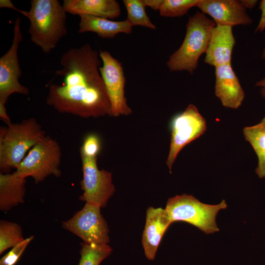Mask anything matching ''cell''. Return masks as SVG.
<instances>
[{"label":"cell","mask_w":265,"mask_h":265,"mask_svg":"<svg viewBox=\"0 0 265 265\" xmlns=\"http://www.w3.org/2000/svg\"><path fill=\"white\" fill-rule=\"evenodd\" d=\"M100 59L88 43L63 53L62 67L55 71L63 81L49 85L47 105L60 113L82 118L110 116L109 100L99 71Z\"/></svg>","instance_id":"cell-1"},{"label":"cell","mask_w":265,"mask_h":265,"mask_svg":"<svg viewBox=\"0 0 265 265\" xmlns=\"http://www.w3.org/2000/svg\"><path fill=\"white\" fill-rule=\"evenodd\" d=\"M30 5L21 14L29 21L31 41L45 53H50L67 33V12L58 0H32Z\"/></svg>","instance_id":"cell-2"},{"label":"cell","mask_w":265,"mask_h":265,"mask_svg":"<svg viewBox=\"0 0 265 265\" xmlns=\"http://www.w3.org/2000/svg\"><path fill=\"white\" fill-rule=\"evenodd\" d=\"M46 132L34 118L8 124L0 129V170L8 173L16 169L26 154L46 136Z\"/></svg>","instance_id":"cell-3"},{"label":"cell","mask_w":265,"mask_h":265,"mask_svg":"<svg viewBox=\"0 0 265 265\" xmlns=\"http://www.w3.org/2000/svg\"><path fill=\"white\" fill-rule=\"evenodd\" d=\"M213 21L197 11L186 25V34L180 47L166 63L170 71H186L192 75L198 66L201 55L206 53L213 28Z\"/></svg>","instance_id":"cell-4"},{"label":"cell","mask_w":265,"mask_h":265,"mask_svg":"<svg viewBox=\"0 0 265 265\" xmlns=\"http://www.w3.org/2000/svg\"><path fill=\"white\" fill-rule=\"evenodd\" d=\"M227 207L224 200L217 205H209L201 202L191 195L183 194L169 198L165 209L172 223L184 221L210 234L219 231L216 217L219 211Z\"/></svg>","instance_id":"cell-5"},{"label":"cell","mask_w":265,"mask_h":265,"mask_svg":"<svg viewBox=\"0 0 265 265\" xmlns=\"http://www.w3.org/2000/svg\"><path fill=\"white\" fill-rule=\"evenodd\" d=\"M61 151L59 143L46 135L30 150L15 171L25 178L32 177L35 183L38 184L49 176H61Z\"/></svg>","instance_id":"cell-6"},{"label":"cell","mask_w":265,"mask_h":265,"mask_svg":"<svg viewBox=\"0 0 265 265\" xmlns=\"http://www.w3.org/2000/svg\"><path fill=\"white\" fill-rule=\"evenodd\" d=\"M207 130L205 119L193 104L175 116L171 123V139L166 164L171 173L173 164L186 145L203 134Z\"/></svg>","instance_id":"cell-7"},{"label":"cell","mask_w":265,"mask_h":265,"mask_svg":"<svg viewBox=\"0 0 265 265\" xmlns=\"http://www.w3.org/2000/svg\"><path fill=\"white\" fill-rule=\"evenodd\" d=\"M101 208L97 205L86 203L72 218L63 222L62 227L80 237L85 243L108 244L109 228L101 213Z\"/></svg>","instance_id":"cell-8"},{"label":"cell","mask_w":265,"mask_h":265,"mask_svg":"<svg viewBox=\"0 0 265 265\" xmlns=\"http://www.w3.org/2000/svg\"><path fill=\"white\" fill-rule=\"evenodd\" d=\"M80 157L83 178L80 184L83 194L80 199L104 208L115 191L112 174L98 168L97 158Z\"/></svg>","instance_id":"cell-9"},{"label":"cell","mask_w":265,"mask_h":265,"mask_svg":"<svg viewBox=\"0 0 265 265\" xmlns=\"http://www.w3.org/2000/svg\"><path fill=\"white\" fill-rule=\"evenodd\" d=\"M103 65L99 71L105 85L110 104V116L128 115L132 110L125 95L126 79L122 64L107 51L99 53Z\"/></svg>","instance_id":"cell-10"},{"label":"cell","mask_w":265,"mask_h":265,"mask_svg":"<svg viewBox=\"0 0 265 265\" xmlns=\"http://www.w3.org/2000/svg\"><path fill=\"white\" fill-rule=\"evenodd\" d=\"M19 15L15 21L13 38L8 51L0 58V102L6 104L9 97L14 93L29 94V89L19 81L22 72L20 68L18 51L23 35Z\"/></svg>","instance_id":"cell-11"},{"label":"cell","mask_w":265,"mask_h":265,"mask_svg":"<svg viewBox=\"0 0 265 265\" xmlns=\"http://www.w3.org/2000/svg\"><path fill=\"white\" fill-rule=\"evenodd\" d=\"M196 6L212 17L216 25L233 27L249 25L253 22L240 0H200Z\"/></svg>","instance_id":"cell-12"},{"label":"cell","mask_w":265,"mask_h":265,"mask_svg":"<svg viewBox=\"0 0 265 265\" xmlns=\"http://www.w3.org/2000/svg\"><path fill=\"white\" fill-rule=\"evenodd\" d=\"M215 95L227 108L237 109L241 105L244 92L231 64L215 67Z\"/></svg>","instance_id":"cell-13"},{"label":"cell","mask_w":265,"mask_h":265,"mask_svg":"<svg viewBox=\"0 0 265 265\" xmlns=\"http://www.w3.org/2000/svg\"><path fill=\"white\" fill-rule=\"evenodd\" d=\"M171 223L165 209L153 207L147 209L142 244L145 255L148 260L155 259L161 238Z\"/></svg>","instance_id":"cell-14"},{"label":"cell","mask_w":265,"mask_h":265,"mask_svg":"<svg viewBox=\"0 0 265 265\" xmlns=\"http://www.w3.org/2000/svg\"><path fill=\"white\" fill-rule=\"evenodd\" d=\"M235 43L232 26L216 25L212 29L205 53V63L215 67L231 64Z\"/></svg>","instance_id":"cell-15"},{"label":"cell","mask_w":265,"mask_h":265,"mask_svg":"<svg viewBox=\"0 0 265 265\" xmlns=\"http://www.w3.org/2000/svg\"><path fill=\"white\" fill-rule=\"evenodd\" d=\"M63 6L72 15H89L114 19L121 15V8L115 0H64Z\"/></svg>","instance_id":"cell-16"},{"label":"cell","mask_w":265,"mask_h":265,"mask_svg":"<svg viewBox=\"0 0 265 265\" xmlns=\"http://www.w3.org/2000/svg\"><path fill=\"white\" fill-rule=\"evenodd\" d=\"M79 16V33L93 32L103 38H113L120 33L130 34L132 30V26L127 20L113 21L89 15L81 14Z\"/></svg>","instance_id":"cell-17"},{"label":"cell","mask_w":265,"mask_h":265,"mask_svg":"<svg viewBox=\"0 0 265 265\" xmlns=\"http://www.w3.org/2000/svg\"><path fill=\"white\" fill-rule=\"evenodd\" d=\"M26 178L16 171L0 174V210L7 212L24 202Z\"/></svg>","instance_id":"cell-18"},{"label":"cell","mask_w":265,"mask_h":265,"mask_svg":"<svg viewBox=\"0 0 265 265\" xmlns=\"http://www.w3.org/2000/svg\"><path fill=\"white\" fill-rule=\"evenodd\" d=\"M244 138L253 148L258 158L255 172L260 178H265V118L258 124L243 129Z\"/></svg>","instance_id":"cell-19"},{"label":"cell","mask_w":265,"mask_h":265,"mask_svg":"<svg viewBox=\"0 0 265 265\" xmlns=\"http://www.w3.org/2000/svg\"><path fill=\"white\" fill-rule=\"evenodd\" d=\"M80 255L78 265H99L111 253L108 244H96L80 243Z\"/></svg>","instance_id":"cell-20"},{"label":"cell","mask_w":265,"mask_h":265,"mask_svg":"<svg viewBox=\"0 0 265 265\" xmlns=\"http://www.w3.org/2000/svg\"><path fill=\"white\" fill-rule=\"evenodd\" d=\"M25 239L21 227L17 223L0 221V254Z\"/></svg>","instance_id":"cell-21"},{"label":"cell","mask_w":265,"mask_h":265,"mask_svg":"<svg viewBox=\"0 0 265 265\" xmlns=\"http://www.w3.org/2000/svg\"><path fill=\"white\" fill-rule=\"evenodd\" d=\"M123 2L127 12V18L133 26H142L155 29L156 26L147 16L142 0H124Z\"/></svg>","instance_id":"cell-22"},{"label":"cell","mask_w":265,"mask_h":265,"mask_svg":"<svg viewBox=\"0 0 265 265\" xmlns=\"http://www.w3.org/2000/svg\"><path fill=\"white\" fill-rule=\"evenodd\" d=\"M200 0H163L159 10L161 16L180 17L186 14L190 8L196 6Z\"/></svg>","instance_id":"cell-23"},{"label":"cell","mask_w":265,"mask_h":265,"mask_svg":"<svg viewBox=\"0 0 265 265\" xmlns=\"http://www.w3.org/2000/svg\"><path fill=\"white\" fill-rule=\"evenodd\" d=\"M101 149V142L99 136L94 133L85 137L80 148V156L87 158H97Z\"/></svg>","instance_id":"cell-24"},{"label":"cell","mask_w":265,"mask_h":265,"mask_svg":"<svg viewBox=\"0 0 265 265\" xmlns=\"http://www.w3.org/2000/svg\"><path fill=\"white\" fill-rule=\"evenodd\" d=\"M33 238L34 236H31L12 247L10 251L1 258L0 265H14Z\"/></svg>","instance_id":"cell-25"},{"label":"cell","mask_w":265,"mask_h":265,"mask_svg":"<svg viewBox=\"0 0 265 265\" xmlns=\"http://www.w3.org/2000/svg\"><path fill=\"white\" fill-rule=\"evenodd\" d=\"M259 8L261 11V16L259 23L255 28V33L261 32L265 29V0H262L260 2Z\"/></svg>","instance_id":"cell-26"},{"label":"cell","mask_w":265,"mask_h":265,"mask_svg":"<svg viewBox=\"0 0 265 265\" xmlns=\"http://www.w3.org/2000/svg\"><path fill=\"white\" fill-rule=\"evenodd\" d=\"M144 5L148 6L155 10H159L163 0H142Z\"/></svg>","instance_id":"cell-27"},{"label":"cell","mask_w":265,"mask_h":265,"mask_svg":"<svg viewBox=\"0 0 265 265\" xmlns=\"http://www.w3.org/2000/svg\"><path fill=\"white\" fill-rule=\"evenodd\" d=\"M0 117L1 119L4 121L8 125L10 124L11 121L9 117L8 116L6 108L5 107V104L0 102Z\"/></svg>","instance_id":"cell-28"},{"label":"cell","mask_w":265,"mask_h":265,"mask_svg":"<svg viewBox=\"0 0 265 265\" xmlns=\"http://www.w3.org/2000/svg\"><path fill=\"white\" fill-rule=\"evenodd\" d=\"M0 7L10 8L20 13H22L23 11L22 10L19 9L15 7L12 1L10 0H0Z\"/></svg>","instance_id":"cell-29"},{"label":"cell","mask_w":265,"mask_h":265,"mask_svg":"<svg viewBox=\"0 0 265 265\" xmlns=\"http://www.w3.org/2000/svg\"><path fill=\"white\" fill-rule=\"evenodd\" d=\"M240 1L246 9L254 8L258 2L257 0H241Z\"/></svg>","instance_id":"cell-30"},{"label":"cell","mask_w":265,"mask_h":265,"mask_svg":"<svg viewBox=\"0 0 265 265\" xmlns=\"http://www.w3.org/2000/svg\"><path fill=\"white\" fill-rule=\"evenodd\" d=\"M255 86L260 87V93L262 97L265 99V78L257 81Z\"/></svg>","instance_id":"cell-31"},{"label":"cell","mask_w":265,"mask_h":265,"mask_svg":"<svg viewBox=\"0 0 265 265\" xmlns=\"http://www.w3.org/2000/svg\"><path fill=\"white\" fill-rule=\"evenodd\" d=\"M262 58L265 59V47L264 48L262 53Z\"/></svg>","instance_id":"cell-32"},{"label":"cell","mask_w":265,"mask_h":265,"mask_svg":"<svg viewBox=\"0 0 265 265\" xmlns=\"http://www.w3.org/2000/svg\"><path fill=\"white\" fill-rule=\"evenodd\" d=\"M264 118H265V117H264Z\"/></svg>","instance_id":"cell-33"}]
</instances>
